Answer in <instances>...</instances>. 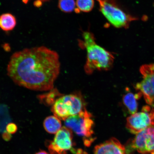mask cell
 <instances>
[{"mask_svg": "<svg viewBox=\"0 0 154 154\" xmlns=\"http://www.w3.org/2000/svg\"><path fill=\"white\" fill-rule=\"evenodd\" d=\"M56 52L44 47L26 49L11 56L8 75L19 86L36 91H50L60 72Z\"/></svg>", "mask_w": 154, "mask_h": 154, "instance_id": "6da1fadb", "label": "cell"}, {"mask_svg": "<svg viewBox=\"0 0 154 154\" xmlns=\"http://www.w3.org/2000/svg\"><path fill=\"white\" fill-rule=\"evenodd\" d=\"M80 47L85 49L87 59L84 70L87 74L95 70H108L112 66L114 57L112 54L96 43L94 35L89 32L82 34Z\"/></svg>", "mask_w": 154, "mask_h": 154, "instance_id": "7a4b0ae2", "label": "cell"}, {"mask_svg": "<svg viewBox=\"0 0 154 154\" xmlns=\"http://www.w3.org/2000/svg\"><path fill=\"white\" fill-rule=\"evenodd\" d=\"M100 11L112 26L117 28H128L130 23L137 19L126 14L116 0H97Z\"/></svg>", "mask_w": 154, "mask_h": 154, "instance_id": "3957f363", "label": "cell"}, {"mask_svg": "<svg viewBox=\"0 0 154 154\" xmlns=\"http://www.w3.org/2000/svg\"><path fill=\"white\" fill-rule=\"evenodd\" d=\"M66 128L80 136L84 137V140L93 139L94 122L93 116L86 109L79 114L72 116L65 121Z\"/></svg>", "mask_w": 154, "mask_h": 154, "instance_id": "277c9868", "label": "cell"}, {"mask_svg": "<svg viewBox=\"0 0 154 154\" xmlns=\"http://www.w3.org/2000/svg\"><path fill=\"white\" fill-rule=\"evenodd\" d=\"M154 126V109L144 106L141 111L131 115L127 119L126 128L131 133L137 134Z\"/></svg>", "mask_w": 154, "mask_h": 154, "instance_id": "5b68a950", "label": "cell"}, {"mask_svg": "<svg viewBox=\"0 0 154 154\" xmlns=\"http://www.w3.org/2000/svg\"><path fill=\"white\" fill-rule=\"evenodd\" d=\"M143 79L137 84L136 89L141 92L146 103L154 106V63L145 64L140 67Z\"/></svg>", "mask_w": 154, "mask_h": 154, "instance_id": "8992f818", "label": "cell"}, {"mask_svg": "<svg viewBox=\"0 0 154 154\" xmlns=\"http://www.w3.org/2000/svg\"><path fill=\"white\" fill-rule=\"evenodd\" d=\"M72 138V131L63 127L56 134L54 141L48 140L46 145L51 154H67V151L74 149Z\"/></svg>", "mask_w": 154, "mask_h": 154, "instance_id": "52a82bcc", "label": "cell"}, {"mask_svg": "<svg viewBox=\"0 0 154 154\" xmlns=\"http://www.w3.org/2000/svg\"><path fill=\"white\" fill-rule=\"evenodd\" d=\"M131 146L140 153H154V126L136 134Z\"/></svg>", "mask_w": 154, "mask_h": 154, "instance_id": "ba28073f", "label": "cell"}, {"mask_svg": "<svg viewBox=\"0 0 154 154\" xmlns=\"http://www.w3.org/2000/svg\"><path fill=\"white\" fill-rule=\"evenodd\" d=\"M94 154H126V148L116 138L112 137L95 146Z\"/></svg>", "mask_w": 154, "mask_h": 154, "instance_id": "9c48e42d", "label": "cell"}, {"mask_svg": "<svg viewBox=\"0 0 154 154\" xmlns=\"http://www.w3.org/2000/svg\"><path fill=\"white\" fill-rule=\"evenodd\" d=\"M71 116L79 114L85 109L80 94H69L61 97Z\"/></svg>", "mask_w": 154, "mask_h": 154, "instance_id": "30bf717a", "label": "cell"}, {"mask_svg": "<svg viewBox=\"0 0 154 154\" xmlns=\"http://www.w3.org/2000/svg\"><path fill=\"white\" fill-rule=\"evenodd\" d=\"M128 91L123 95L122 98L123 104L131 115L137 112L138 109V100L142 96V94L140 92L134 94Z\"/></svg>", "mask_w": 154, "mask_h": 154, "instance_id": "8fae6325", "label": "cell"}, {"mask_svg": "<svg viewBox=\"0 0 154 154\" xmlns=\"http://www.w3.org/2000/svg\"><path fill=\"white\" fill-rule=\"evenodd\" d=\"M43 126L48 133L57 134L62 128L60 120L55 116H51L45 119L43 122Z\"/></svg>", "mask_w": 154, "mask_h": 154, "instance_id": "7c38bea8", "label": "cell"}, {"mask_svg": "<svg viewBox=\"0 0 154 154\" xmlns=\"http://www.w3.org/2000/svg\"><path fill=\"white\" fill-rule=\"evenodd\" d=\"M16 25V19L10 13H5L0 16V28L5 31L12 30Z\"/></svg>", "mask_w": 154, "mask_h": 154, "instance_id": "4fadbf2b", "label": "cell"}, {"mask_svg": "<svg viewBox=\"0 0 154 154\" xmlns=\"http://www.w3.org/2000/svg\"><path fill=\"white\" fill-rule=\"evenodd\" d=\"M76 3L77 12H89L93 9L95 4L94 0H76Z\"/></svg>", "mask_w": 154, "mask_h": 154, "instance_id": "5bb4252c", "label": "cell"}, {"mask_svg": "<svg viewBox=\"0 0 154 154\" xmlns=\"http://www.w3.org/2000/svg\"><path fill=\"white\" fill-rule=\"evenodd\" d=\"M61 95V94L57 89L53 88L50 92L45 94V95H40L38 97L40 100L43 102L44 103L48 105H53L55 103L57 100V97Z\"/></svg>", "mask_w": 154, "mask_h": 154, "instance_id": "9a60e30c", "label": "cell"}, {"mask_svg": "<svg viewBox=\"0 0 154 154\" xmlns=\"http://www.w3.org/2000/svg\"><path fill=\"white\" fill-rule=\"evenodd\" d=\"M58 5L59 8L65 13L72 12L76 9L75 0H59Z\"/></svg>", "mask_w": 154, "mask_h": 154, "instance_id": "2e32d148", "label": "cell"}, {"mask_svg": "<svg viewBox=\"0 0 154 154\" xmlns=\"http://www.w3.org/2000/svg\"><path fill=\"white\" fill-rule=\"evenodd\" d=\"M6 129L7 131L11 134H15L18 130L17 125L13 123H9L7 125Z\"/></svg>", "mask_w": 154, "mask_h": 154, "instance_id": "e0dca14e", "label": "cell"}, {"mask_svg": "<svg viewBox=\"0 0 154 154\" xmlns=\"http://www.w3.org/2000/svg\"><path fill=\"white\" fill-rule=\"evenodd\" d=\"M2 137L3 139L7 141H8L11 140V134L9 133L7 131L5 132L3 134Z\"/></svg>", "mask_w": 154, "mask_h": 154, "instance_id": "ac0fdd59", "label": "cell"}, {"mask_svg": "<svg viewBox=\"0 0 154 154\" xmlns=\"http://www.w3.org/2000/svg\"><path fill=\"white\" fill-rule=\"evenodd\" d=\"M35 154H49L47 152L44 151H40Z\"/></svg>", "mask_w": 154, "mask_h": 154, "instance_id": "d6986e66", "label": "cell"}, {"mask_svg": "<svg viewBox=\"0 0 154 154\" xmlns=\"http://www.w3.org/2000/svg\"><path fill=\"white\" fill-rule=\"evenodd\" d=\"M36 1H38L40 2H47L48 1V0H36Z\"/></svg>", "mask_w": 154, "mask_h": 154, "instance_id": "ffe728a7", "label": "cell"}, {"mask_svg": "<svg viewBox=\"0 0 154 154\" xmlns=\"http://www.w3.org/2000/svg\"><path fill=\"white\" fill-rule=\"evenodd\" d=\"M151 154H154V153H151Z\"/></svg>", "mask_w": 154, "mask_h": 154, "instance_id": "44dd1931", "label": "cell"}]
</instances>
